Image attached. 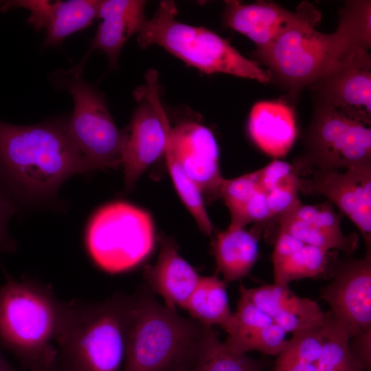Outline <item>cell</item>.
<instances>
[{"label": "cell", "mask_w": 371, "mask_h": 371, "mask_svg": "<svg viewBox=\"0 0 371 371\" xmlns=\"http://www.w3.org/2000/svg\"><path fill=\"white\" fill-rule=\"evenodd\" d=\"M91 170L67 123L19 126L0 121V173L22 193L46 198L71 175Z\"/></svg>", "instance_id": "cell-1"}, {"label": "cell", "mask_w": 371, "mask_h": 371, "mask_svg": "<svg viewBox=\"0 0 371 371\" xmlns=\"http://www.w3.org/2000/svg\"><path fill=\"white\" fill-rule=\"evenodd\" d=\"M214 332L160 304L148 288L128 295L124 371H182L194 368Z\"/></svg>", "instance_id": "cell-2"}, {"label": "cell", "mask_w": 371, "mask_h": 371, "mask_svg": "<svg viewBox=\"0 0 371 371\" xmlns=\"http://www.w3.org/2000/svg\"><path fill=\"white\" fill-rule=\"evenodd\" d=\"M128 295L63 302L55 344L58 371H124Z\"/></svg>", "instance_id": "cell-3"}, {"label": "cell", "mask_w": 371, "mask_h": 371, "mask_svg": "<svg viewBox=\"0 0 371 371\" xmlns=\"http://www.w3.org/2000/svg\"><path fill=\"white\" fill-rule=\"evenodd\" d=\"M63 304L35 282L9 280L0 289V341L30 371L55 365Z\"/></svg>", "instance_id": "cell-4"}, {"label": "cell", "mask_w": 371, "mask_h": 371, "mask_svg": "<svg viewBox=\"0 0 371 371\" xmlns=\"http://www.w3.org/2000/svg\"><path fill=\"white\" fill-rule=\"evenodd\" d=\"M319 12L312 6L299 21L285 28L267 47L256 49L254 56L296 99L345 49L359 47L353 35L339 24L333 34L317 31Z\"/></svg>", "instance_id": "cell-5"}, {"label": "cell", "mask_w": 371, "mask_h": 371, "mask_svg": "<svg viewBox=\"0 0 371 371\" xmlns=\"http://www.w3.org/2000/svg\"><path fill=\"white\" fill-rule=\"evenodd\" d=\"M177 9L172 1H164L150 19H146L137 33L142 49L158 45L202 72L223 73L268 82V70L241 55L227 41L203 27L177 20Z\"/></svg>", "instance_id": "cell-6"}, {"label": "cell", "mask_w": 371, "mask_h": 371, "mask_svg": "<svg viewBox=\"0 0 371 371\" xmlns=\"http://www.w3.org/2000/svg\"><path fill=\"white\" fill-rule=\"evenodd\" d=\"M155 241V227L150 214L120 201L100 208L91 218L86 234L92 259L111 273L139 265L152 252Z\"/></svg>", "instance_id": "cell-7"}, {"label": "cell", "mask_w": 371, "mask_h": 371, "mask_svg": "<svg viewBox=\"0 0 371 371\" xmlns=\"http://www.w3.org/2000/svg\"><path fill=\"white\" fill-rule=\"evenodd\" d=\"M74 67L52 75L55 87L67 91L74 111L67 123L71 138L92 170L122 166L123 132L120 131L102 93Z\"/></svg>", "instance_id": "cell-8"}, {"label": "cell", "mask_w": 371, "mask_h": 371, "mask_svg": "<svg viewBox=\"0 0 371 371\" xmlns=\"http://www.w3.org/2000/svg\"><path fill=\"white\" fill-rule=\"evenodd\" d=\"M303 143L304 153L293 164L300 176L371 164L370 127L326 104L315 102Z\"/></svg>", "instance_id": "cell-9"}, {"label": "cell", "mask_w": 371, "mask_h": 371, "mask_svg": "<svg viewBox=\"0 0 371 371\" xmlns=\"http://www.w3.org/2000/svg\"><path fill=\"white\" fill-rule=\"evenodd\" d=\"M138 105L123 132L122 166L127 190H132L145 170L165 153L170 131L158 92V74L150 69L146 82L135 91Z\"/></svg>", "instance_id": "cell-10"}, {"label": "cell", "mask_w": 371, "mask_h": 371, "mask_svg": "<svg viewBox=\"0 0 371 371\" xmlns=\"http://www.w3.org/2000/svg\"><path fill=\"white\" fill-rule=\"evenodd\" d=\"M316 102L368 126L371 123V58L368 50H343L310 86Z\"/></svg>", "instance_id": "cell-11"}, {"label": "cell", "mask_w": 371, "mask_h": 371, "mask_svg": "<svg viewBox=\"0 0 371 371\" xmlns=\"http://www.w3.org/2000/svg\"><path fill=\"white\" fill-rule=\"evenodd\" d=\"M330 279L319 297L328 304L334 321L350 338L371 330V252L337 260Z\"/></svg>", "instance_id": "cell-12"}, {"label": "cell", "mask_w": 371, "mask_h": 371, "mask_svg": "<svg viewBox=\"0 0 371 371\" xmlns=\"http://www.w3.org/2000/svg\"><path fill=\"white\" fill-rule=\"evenodd\" d=\"M299 191L335 204L356 225L371 252V164L314 171L300 177Z\"/></svg>", "instance_id": "cell-13"}, {"label": "cell", "mask_w": 371, "mask_h": 371, "mask_svg": "<svg viewBox=\"0 0 371 371\" xmlns=\"http://www.w3.org/2000/svg\"><path fill=\"white\" fill-rule=\"evenodd\" d=\"M165 153L177 161L203 196L211 200L221 197L223 178L218 146L209 128L194 122L178 124L170 129Z\"/></svg>", "instance_id": "cell-14"}, {"label": "cell", "mask_w": 371, "mask_h": 371, "mask_svg": "<svg viewBox=\"0 0 371 371\" xmlns=\"http://www.w3.org/2000/svg\"><path fill=\"white\" fill-rule=\"evenodd\" d=\"M341 213L335 212L328 201L317 205L300 204L278 217V232L327 251H341L350 255L357 249L356 233L345 234L341 227Z\"/></svg>", "instance_id": "cell-15"}, {"label": "cell", "mask_w": 371, "mask_h": 371, "mask_svg": "<svg viewBox=\"0 0 371 371\" xmlns=\"http://www.w3.org/2000/svg\"><path fill=\"white\" fill-rule=\"evenodd\" d=\"M98 0H17L0 3L5 12L11 8H25L30 12L27 21L38 31L46 30L43 46L60 44L71 34L89 26L97 17Z\"/></svg>", "instance_id": "cell-16"}, {"label": "cell", "mask_w": 371, "mask_h": 371, "mask_svg": "<svg viewBox=\"0 0 371 371\" xmlns=\"http://www.w3.org/2000/svg\"><path fill=\"white\" fill-rule=\"evenodd\" d=\"M223 19L225 26L251 39L256 49L269 45L287 27L302 18L311 5L303 3L297 12L275 3L257 1L244 4L238 1H225Z\"/></svg>", "instance_id": "cell-17"}, {"label": "cell", "mask_w": 371, "mask_h": 371, "mask_svg": "<svg viewBox=\"0 0 371 371\" xmlns=\"http://www.w3.org/2000/svg\"><path fill=\"white\" fill-rule=\"evenodd\" d=\"M239 289L286 333L293 334L325 323L326 313L317 302L295 295L289 286L273 283L247 289L240 284Z\"/></svg>", "instance_id": "cell-18"}, {"label": "cell", "mask_w": 371, "mask_h": 371, "mask_svg": "<svg viewBox=\"0 0 371 371\" xmlns=\"http://www.w3.org/2000/svg\"><path fill=\"white\" fill-rule=\"evenodd\" d=\"M146 4L142 0L99 1L97 17L102 21L85 56L74 67L82 72L87 59L98 49L106 54L109 66L115 67L122 47L131 36L137 34L146 19Z\"/></svg>", "instance_id": "cell-19"}, {"label": "cell", "mask_w": 371, "mask_h": 371, "mask_svg": "<svg viewBox=\"0 0 371 371\" xmlns=\"http://www.w3.org/2000/svg\"><path fill=\"white\" fill-rule=\"evenodd\" d=\"M273 243L274 284L288 286L291 282L307 278H330L337 251L306 244L284 232H277Z\"/></svg>", "instance_id": "cell-20"}, {"label": "cell", "mask_w": 371, "mask_h": 371, "mask_svg": "<svg viewBox=\"0 0 371 371\" xmlns=\"http://www.w3.org/2000/svg\"><path fill=\"white\" fill-rule=\"evenodd\" d=\"M159 242L157 260L153 265L146 267L144 279L152 293L162 297L167 307L183 308L201 276L180 256L172 238L161 236Z\"/></svg>", "instance_id": "cell-21"}, {"label": "cell", "mask_w": 371, "mask_h": 371, "mask_svg": "<svg viewBox=\"0 0 371 371\" xmlns=\"http://www.w3.org/2000/svg\"><path fill=\"white\" fill-rule=\"evenodd\" d=\"M248 128L255 144L275 158L285 156L297 136L293 111L280 101L256 102L250 112Z\"/></svg>", "instance_id": "cell-22"}, {"label": "cell", "mask_w": 371, "mask_h": 371, "mask_svg": "<svg viewBox=\"0 0 371 371\" xmlns=\"http://www.w3.org/2000/svg\"><path fill=\"white\" fill-rule=\"evenodd\" d=\"M260 228L246 230L228 227L218 232L212 242L217 272L227 284L250 273L259 256Z\"/></svg>", "instance_id": "cell-23"}, {"label": "cell", "mask_w": 371, "mask_h": 371, "mask_svg": "<svg viewBox=\"0 0 371 371\" xmlns=\"http://www.w3.org/2000/svg\"><path fill=\"white\" fill-rule=\"evenodd\" d=\"M220 194L230 213L229 227L245 228L249 223L273 220L265 194L258 186L256 171L234 179H223Z\"/></svg>", "instance_id": "cell-24"}, {"label": "cell", "mask_w": 371, "mask_h": 371, "mask_svg": "<svg viewBox=\"0 0 371 371\" xmlns=\"http://www.w3.org/2000/svg\"><path fill=\"white\" fill-rule=\"evenodd\" d=\"M227 285L217 275L201 277L182 308L201 324L210 327L218 325L228 333L233 326L234 315L229 305Z\"/></svg>", "instance_id": "cell-25"}, {"label": "cell", "mask_w": 371, "mask_h": 371, "mask_svg": "<svg viewBox=\"0 0 371 371\" xmlns=\"http://www.w3.org/2000/svg\"><path fill=\"white\" fill-rule=\"evenodd\" d=\"M256 172L272 221L302 203L298 196L300 175L293 165L275 159Z\"/></svg>", "instance_id": "cell-26"}, {"label": "cell", "mask_w": 371, "mask_h": 371, "mask_svg": "<svg viewBox=\"0 0 371 371\" xmlns=\"http://www.w3.org/2000/svg\"><path fill=\"white\" fill-rule=\"evenodd\" d=\"M324 325L293 333L277 355L273 371H317L324 344Z\"/></svg>", "instance_id": "cell-27"}, {"label": "cell", "mask_w": 371, "mask_h": 371, "mask_svg": "<svg viewBox=\"0 0 371 371\" xmlns=\"http://www.w3.org/2000/svg\"><path fill=\"white\" fill-rule=\"evenodd\" d=\"M322 351L317 363V371H366L352 355L349 335L326 312Z\"/></svg>", "instance_id": "cell-28"}, {"label": "cell", "mask_w": 371, "mask_h": 371, "mask_svg": "<svg viewBox=\"0 0 371 371\" xmlns=\"http://www.w3.org/2000/svg\"><path fill=\"white\" fill-rule=\"evenodd\" d=\"M196 371H262L265 361L229 349L214 331L194 366Z\"/></svg>", "instance_id": "cell-29"}, {"label": "cell", "mask_w": 371, "mask_h": 371, "mask_svg": "<svg viewBox=\"0 0 371 371\" xmlns=\"http://www.w3.org/2000/svg\"><path fill=\"white\" fill-rule=\"evenodd\" d=\"M286 332L278 324L246 330L229 334L224 344L231 350L246 354L258 351L268 355H278L286 346Z\"/></svg>", "instance_id": "cell-30"}, {"label": "cell", "mask_w": 371, "mask_h": 371, "mask_svg": "<svg viewBox=\"0 0 371 371\" xmlns=\"http://www.w3.org/2000/svg\"><path fill=\"white\" fill-rule=\"evenodd\" d=\"M164 155L170 175L181 201L201 232L211 237L214 226L205 210L203 196L200 189L170 154L165 153Z\"/></svg>", "instance_id": "cell-31"}, {"label": "cell", "mask_w": 371, "mask_h": 371, "mask_svg": "<svg viewBox=\"0 0 371 371\" xmlns=\"http://www.w3.org/2000/svg\"><path fill=\"white\" fill-rule=\"evenodd\" d=\"M239 292L237 308L236 312L233 313V326L227 335L235 330L260 328L274 323L272 319L251 302L241 290L239 289Z\"/></svg>", "instance_id": "cell-32"}, {"label": "cell", "mask_w": 371, "mask_h": 371, "mask_svg": "<svg viewBox=\"0 0 371 371\" xmlns=\"http://www.w3.org/2000/svg\"><path fill=\"white\" fill-rule=\"evenodd\" d=\"M348 346L352 355L362 365L366 371L371 368V330L350 338Z\"/></svg>", "instance_id": "cell-33"}, {"label": "cell", "mask_w": 371, "mask_h": 371, "mask_svg": "<svg viewBox=\"0 0 371 371\" xmlns=\"http://www.w3.org/2000/svg\"><path fill=\"white\" fill-rule=\"evenodd\" d=\"M13 212L11 203L0 195V250L7 247V225Z\"/></svg>", "instance_id": "cell-34"}, {"label": "cell", "mask_w": 371, "mask_h": 371, "mask_svg": "<svg viewBox=\"0 0 371 371\" xmlns=\"http://www.w3.org/2000/svg\"><path fill=\"white\" fill-rule=\"evenodd\" d=\"M0 371H18L3 357L0 351Z\"/></svg>", "instance_id": "cell-35"}, {"label": "cell", "mask_w": 371, "mask_h": 371, "mask_svg": "<svg viewBox=\"0 0 371 371\" xmlns=\"http://www.w3.org/2000/svg\"><path fill=\"white\" fill-rule=\"evenodd\" d=\"M32 371H58V370L56 368V366L54 365V366H50V367L36 369V370H32Z\"/></svg>", "instance_id": "cell-36"}, {"label": "cell", "mask_w": 371, "mask_h": 371, "mask_svg": "<svg viewBox=\"0 0 371 371\" xmlns=\"http://www.w3.org/2000/svg\"><path fill=\"white\" fill-rule=\"evenodd\" d=\"M182 371H196V370H194V368H191V369L184 370H182Z\"/></svg>", "instance_id": "cell-37"}]
</instances>
